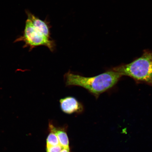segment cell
Segmentation results:
<instances>
[{"instance_id": "cell-3", "label": "cell", "mask_w": 152, "mask_h": 152, "mask_svg": "<svg viewBox=\"0 0 152 152\" xmlns=\"http://www.w3.org/2000/svg\"><path fill=\"white\" fill-rule=\"evenodd\" d=\"M23 41L25 43L23 47H28L29 51L36 47H46L51 52H54L56 48V44L52 38L45 37L34 27L31 21L27 18L26 22L25 27L23 34L16 39L15 42Z\"/></svg>"}, {"instance_id": "cell-5", "label": "cell", "mask_w": 152, "mask_h": 152, "mask_svg": "<svg viewBox=\"0 0 152 152\" xmlns=\"http://www.w3.org/2000/svg\"><path fill=\"white\" fill-rule=\"evenodd\" d=\"M26 12L34 27L45 37L51 38V26L47 20H41L28 10H26Z\"/></svg>"}, {"instance_id": "cell-4", "label": "cell", "mask_w": 152, "mask_h": 152, "mask_svg": "<svg viewBox=\"0 0 152 152\" xmlns=\"http://www.w3.org/2000/svg\"><path fill=\"white\" fill-rule=\"evenodd\" d=\"M59 102L61 109L66 114H80L84 111L83 104L75 97L66 96L61 99Z\"/></svg>"}, {"instance_id": "cell-6", "label": "cell", "mask_w": 152, "mask_h": 152, "mask_svg": "<svg viewBox=\"0 0 152 152\" xmlns=\"http://www.w3.org/2000/svg\"><path fill=\"white\" fill-rule=\"evenodd\" d=\"M49 129L55 133L58 137L60 144L64 148H69V140L65 128L56 127L50 123L49 124Z\"/></svg>"}, {"instance_id": "cell-8", "label": "cell", "mask_w": 152, "mask_h": 152, "mask_svg": "<svg viewBox=\"0 0 152 152\" xmlns=\"http://www.w3.org/2000/svg\"><path fill=\"white\" fill-rule=\"evenodd\" d=\"M64 148L61 145L56 146H46L47 152H61Z\"/></svg>"}, {"instance_id": "cell-1", "label": "cell", "mask_w": 152, "mask_h": 152, "mask_svg": "<svg viewBox=\"0 0 152 152\" xmlns=\"http://www.w3.org/2000/svg\"><path fill=\"white\" fill-rule=\"evenodd\" d=\"M122 76L111 69L93 77H85L69 71L64 75L66 86H79L85 88L97 99L102 93L117 84Z\"/></svg>"}, {"instance_id": "cell-9", "label": "cell", "mask_w": 152, "mask_h": 152, "mask_svg": "<svg viewBox=\"0 0 152 152\" xmlns=\"http://www.w3.org/2000/svg\"><path fill=\"white\" fill-rule=\"evenodd\" d=\"M61 152H70V148H64Z\"/></svg>"}, {"instance_id": "cell-7", "label": "cell", "mask_w": 152, "mask_h": 152, "mask_svg": "<svg viewBox=\"0 0 152 152\" xmlns=\"http://www.w3.org/2000/svg\"><path fill=\"white\" fill-rule=\"evenodd\" d=\"M47 146H53L60 145L59 141L55 133L50 131L46 140Z\"/></svg>"}, {"instance_id": "cell-2", "label": "cell", "mask_w": 152, "mask_h": 152, "mask_svg": "<svg viewBox=\"0 0 152 152\" xmlns=\"http://www.w3.org/2000/svg\"><path fill=\"white\" fill-rule=\"evenodd\" d=\"M111 69L122 77L128 76L138 83L152 86V51L144 50L141 56L130 63L115 66Z\"/></svg>"}]
</instances>
